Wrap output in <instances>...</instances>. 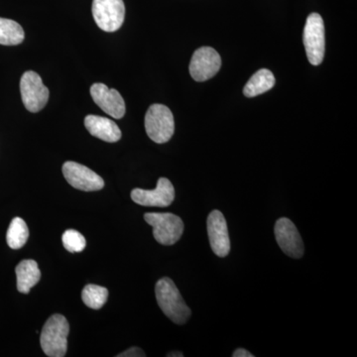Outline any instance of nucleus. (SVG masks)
<instances>
[{"mask_svg": "<svg viewBox=\"0 0 357 357\" xmlns=\"http://www.w3.org/2000/svg\"><path fill=\"white\" fill-rule=\"evenodd\" d=\"M232 356L234 357H253L252 354H250L248 351H246V349H236V351L234 352V354H232Z\"/></svg>", "mask_w": 357, "mask_h": 357, "instance_id": "22", "label": "nucleus"}, {"mask_svg": "<svg viewBox=\"0 0 357 357\" xmlns=\"http://www.w3.org/2000/svg\"><path fill=\"white\" fill-rule=\"evenodd\" d=\"M70 326L62 314H53L48 319L42 330L40 344L47 356L63 357L67 354V337Z\"/></svg>", "mask_w": 357, "mask_h": 357, "instance_id": "2", "label": "nucleus"}, {"mask_svg": "<svg viewBox=\"0 0 357 357\" xmlns=\"http://www.w3.org/2000/svg\"><path fill=\"white\" fill-rule=\"evenodd\" d=\"M145 129L150 139L158 144L168 142L175 132L172 112L164 105H152L145 115Z\"/></svg>", "mask_w": 357, "mask_h": 357, "instance_id": "3", "label": "nucleus"}, {"mask_svg": "<svg viewBox=\"0 0 357 357\" xmlns=\"http://www.w3.org/2000/svg\"><path fill=\"white\" fill-rule=\"evenodd\" d=\"M131 199L134 203L144 206H157L167 208L171 206L175 199V189L171 181L167 178H160L156 189H134L131 192Z\"/></svg>", "mask_w": 357, "mask_h": 357, "instance_id": "11", "label": "nucleus"}, {"mask_svg": "<svg viewBox=\"0 0 357 357\" xmlns=\"http://www.w3.org/2000/svg\"><path fill=\"white\" fill-rule=\"evenodd\" d=\"M109 297V291L102 286L89 284L82 292V299L86 307L93 310H100L105 306Z\"/></svg>", "mask_w": 357, "mask_h": 357, "instance_id": "19", "label": "nucleus"}, {"mask_svg": "<svg viewBox=\"0 0 357 357\" xmlns=\"http://www.w3.org/2000/svg\"><path fill=\"white\" fill-rule=\"evenodd\" d=\"M206 227L213 253L218 257H227L230 251V241L227 220L222 213L217 210L211 211Z\"/></svg>", "mask_w": 357, "mask_h": 357, "instance_id": "12", "label": "nucleus"}, {"mask_svg": "<svg viewBox=\"0 0 357 357\" xmlns=\"http://www.w3.org/2000/svg\"><path fill=\"white\" fill-rule=\"evenodd\" d=\"M29 237V229L22 218H13L7 230L6 241L9 248L20 249L27 243Z\"/></svg>", "mask_w": 357, "mask_h": 357, "instance_id": "18", "label": "nucleus"}, {"mask_svg": "<svg viewBox=\"0 0 357 357\" xmlns=\"http://www.w3.org/2000/svg\"><path fill=\"white\" fill-rule=\"evenodd\" d=\"M17 289L20 293L28 294L41 279L38 264L32 259L23 260L16 266Z\"/></svg>", "mask_w": 357, "mask_h": 357, "instance_id": "15", "label": "nucleus"}, {"mask_svg": "<svg viewBox=\"0 0 357 357\" xmlns=\"http://www.w3.org/2000/svg\"><path fill=\"white\" fill-rule=\"evenodd\" d=\"M168 356H180V357H183L184 356V354H181V352H178V351H175V352H171L170 354H168Z\"/></svg>", "mask_w": 357, "mask_h": 357, "instance_id": "23", "label": "nucleus"}, {"mask_svg": "<svg viewBox=\"0 0 357 357\" xmlns=\"http://www.w3.org/2000/svg\"><path fill=\"white\" fill-rule=\"evenodd\" d=\"M62 241L63 245L69 252H81L86 248V238L81 232L75 229L66 230Z\"/></svg>", "mask_w": 357, "mask_h": 357, "instance_id": "20", "label": "nucleus"}, {"mask_svg": "<svg viewBox=\"0 0 357 357\" xmlns=\"http://www.w3.org/2000/svg\"><path fill=\"white\" fill-rule=\"evenodd\" d=\"M146 356L145 352L142 351V349H139L137 347H131V349H128V351L122 352V354H119L117 357H144Z\"/></svg>", "mask_w": 357, "mask_h": 357, "instance_id": "21", "label": "nucleus"}, {"mask_svg": "<svg viewBox=\"0 0 357 357\" xmlns=\"http://www.w3.org/2000/svg\"><path fill=\"white\" fill-rule=\"evenodd\" d=\"M222 67L220 54L211 47H202L192 54L190 74L197 82H206L218 74Z\"/></svg>", "mask_w": 357, "mask_h": 357, "instance_id": "8", "label": "nucleus"}, {"mask_svg": "<svg viewBox=\"0 0 357 357\" xmlns=\"http://www.w3.org/2000/svg\"><path fill=\"white\" fill-rule=\"evenodd\" d=\"M84 126L89 133L105 142L114 143L121 140V130L112 119L98 115H88L84 119Z\"/></svg>", "mask_w": 357, "mask_h": 357, "instance_id": "14", "label": "nucleus"}, {"mask_svg": "<svg viewBox=\"0 0 357 357\" xmlns=\"http://www.w3.org/2000/svg\"><path fill=\"white\" fill-rule=\"evenodd\" d=\"M160 309L173 323L184 325L191 317V310L185 304L177 286L168 277L160 279L155 286Z\"/></svg>", "mask_w": 357, "mask_h": 357, "instance_id": "1", "label": "nucleus"}, {"mask_svg": "<svg viewBox=\"0 0 357 357\" xmlns=\"http://www.w3.org/2000/svg\"><path fill=\"white\" fill-rule=\"evenodd\" d=\"M307 57L312 66L321 64L325 57V24L319 13L310 14L303 34Z\"/></svg>", "mask_w": 357, "mask_h": 357, "instance_id": "5", "label": "nucleus"}, {"mask_svg": "<svg viewBox=\"0 0 357 357\" xmlns=\"http://www.w3.org/2000/svg\"><path fill=\"white\" fill-rule=\"evenodd\" d=\"M20 93L26 109L34 114L44 109L50 96L41 77L33 70L25 72L21 77Z\"/></svg>", "mask_w": 357, "mask_h": 357, "instance_id": "7", "label": "nucleus"}, {"mask_svg": "<svg viewBox=\"0 0 357 357\" xmlns=\"http://www.w3.org/2000/svg\"><path fill=\"white\" fill-rule=\"evenodd\" d=\"M93 20L105 32H115L123 24L126 6L123 0H93Z\"/></svg>", "mask_w": 357, "mask_h": 357, "instance_id": "6", "label": "nucleus"}, {"mask_svg": "<svg viewBox=\"0 0 357 357\" xmlns=\"http://www.w3.org/2000/svg\"><path fill=\"white\" fill-rule=\"evenodd\" d=\"M63 174L67 182L75 189L84 192L100 191L105 187V181L88 167L68 161L63 165Z\"/></svg>", "mask_w": 357, "mask_h": 357, "instance_id": "9", "label": "nucleus"}, {"mask_svg": "<svg viewBox=\"0 0 357 357\" xmlns=\"http://www.w3.org/2000/svg\"><path fill=\"white\" fill-rule=\"evenodd\" d=\"M145 222L153 227V236L157 243L173 245L178 243L184 232V222L178 215L170 213H148Z\"/></svg>", "mask_w": 357, "mask_h": 357, "instance_id": "4", "label": "nucleus"}, {"mask_svg": "<svg viewBox=\"0 0 357 357\" xmlns=\"http://www.w3.org/2000/svg\"><path fill=\"white\" fill-rule=\"evenodd\" d=\"M274 231L277 243L286 255L298 259L304 255V243L292 220L287 218H279Z\"/></svg>", "mask_w": 357, "mask_h": 357, "instance_id": "10", "label": "nucleus"}, {"mask_svg": "<svg viewBox=\"0 0 357 357\" xmlns=\"http://www.w3.org/2000/svg\"><path fill=\"white\" fill-rule=\"evenodd\" d=\"M93 102L115 119H121L126 114V102L116 89H110L105 84L96 83L91 86Z\"/></svg>", "mask_w": 357, "mask_h": 357, "instance_id": "13", "label": "nucleus"}, {"mask_svg": "<svg viewBox=\"0 0 357 357\" xmlns=\"http://www.w3.org/2000/svg\"><path fill=\"white\" fill-rule=\"evenodd\" d=\"M24 30L16 21L0 17V45L15 46L24 40Z\"/></svg>", "mask_w": 357, "mask_h": 357, "instance_id": "17", "label": "nucleus"}, {"mask_svg": "<svg viewBox=\"0 0 357 357\" xmlns=\"http://www.w3.org/2000/svg\"><path fill=\"white\" fill-rule=\"evenodd\" d=\"M275 86V77L271 70L261 69L257 70L245 84L243 89L244 96L255 98L270 91Z\"/></svg>", "mask_w": 357, "mask_h": 357, "instance_id": "16", "label": "nucleus"}]
</instances>
